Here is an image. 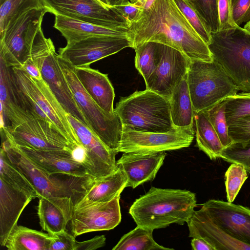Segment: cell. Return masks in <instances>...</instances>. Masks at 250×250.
Wrapping results in <instances>:
<instances>
[{
	"label": "cell",
	"instance_id": "cell-1",
	"mask_svg": "<svg viewBox=\"0 0 250 250\" xmlns=\"http://www.w3.org/2000/svg\"><path fill=\"white\" fill-rule=\"evenodd\" d=\"M132 48L147 42L174 48L190 61L212 62L208 45L196 32L173 0H155L151 7L143 10L129 28Z\"/></svg>",
	"mask_w": 250,
	"mask_h": 250
},
{
	"label": "cell",
	"instance_id": "cell-2",
	"mask_svg": "<svg viewBox=\"0 0 250 250\" xmlns=\"http://www.w3.org/2000/svg\"><path fill=\"white\" fill-rule=\"evenodd\" d=\"M196 206L195 194L190 191L151 187L136 199L129 213L137 226L154 230L187 223Z\"/></svg>",
	"mask_w": 250,
	"mask_h": 250
},
{
	"label": "cell",
	"instance_id": "cell-3",
	"mask_svg": "<svg viewBox=\"0 0 250 250\" xmlns=\"http://www.w3.org/2000/svg\"><path fill=\"white\" fill-rule=\"evenodd\" d=\"M123 126L147 132H167L175 127L168 99L146 89L121 98L114 109Z\"/></svg>",
	"mask_w": 250,
	"mask_h": 250
},
{
	"label": "cell",
	"instance_id": "cell-4",
	"mask_svg": "<svg viewBox=\"0 0 250 250\" xmlns=\"http://www.w3.org/2000/svg\"><path fill=\"white\" fill-rule=\"evenodd\" d=\"M213 60L241 92L250 91V33L238 26L211 32Z\"/></svg>",
	"mask_w": 250,
	"mask_h": 250
},
{
	"label": "cell",
	"instance_id": "cell-5",
	"mask_svg": "<svg viewBox=\"0 0 250 250\" xmlns=\"http://www.w3.org/2000/svg\"><path fill=\"white\" fill-rule=\"evenodd\" d=\"M58 60L89 128L105 146L118 153L123 130L120 117L115 110L114 113H108L95 102L79 80L74 66L59 55Z\"/></svg>",
	"mask_w": 250,
	"mask_h": 250
},
{
	"label": "cell",
	"instance_id": "cell-6",
	"mask_svg": "<svg viewBox=\"0 0 250 250\" xmlns=\"http://www.w3.org/2000/svg\"><path fill=\"white\" fill-rule=\"evenodd\" d=\"M187 80L194 112L208 109L239 91L238 86L214 60L190 61Z\"/></svg>",
	"mask_w": 250,
	"mask_h": 250
},
{
	"label": "cell",
	"instance_id": "cell-7",
	"mask_svg": "<svg viewBox=\"0 0 250 250\" xmlns=\"http://www.w3.org/2000/svg\"><path fill=\"white\" fill-rule=\"evenodd\" d=\"M11 70L27 109L53 123L72 142L82 146L66 112L43 80L33 78L21 68Z\"/></svg>",
	"mask_w": 250,
	"mask_h": 250
},
{
	"label": "cell",
	"instance_id": "cell-8",
	"mask_svg": "<svg viewBox=\"0 0 250 250\" xmlns=\"http://www.w3.org/2000/svg\"><path fill=\"white\" fill-rule=\"evenodd\" d=\"M58 56L52 40L44 36L41 28L34 38L31 57L39 68L42 79L66 113L89 127L74 100Z\"/></svg>",
	"mask_w": 250,
	"mask_h": 250
},
{
	"label": "cell",
	"instance_id": "cell-9",
	"mask_svg": "<svg viewBox=\"0 0 250 250\" xmlns=\"http://www.w3.org/2000/svg\"><path fill=\"white\" fill-rule=\"evenodd\" d=\"M1 138V147L6 152L9 161L29 181L37 191L39 198L55 196L73 198L74 197L77 202L81 198L91 179L69 183L57 179L34 164L15 144L2 134Z\"/></svg>",
	"mask_w": 250,
	"mask_h": 250
},
{
	"label": "cell",
	"instance_id": "cell-10",
	"mask_svg": "<svg viewBox=\"0 0 250 250\" xmlns=\"http://www.w3.org/2000/svg\"><path fill=\"white\" fill-rule=\"evenodd\" d=\"M1 134L18 146L45 151L67 150L80 146L72 142L52 122L32 112L13 126L1 127Z\"/></svg>",
	"mask_w": 250,
	"mask_h": 250
},
{
	"label": "cell",
	"instance_id": "cell-11",
	"mask_svg": "<svg viewBox=\"0 0 250 250\" xmlns=\"http://www.w3.org/2000/svg\"><path fill=\"white\" fill-rule=\"evenodd\" d=\"M47 8L33 9L10 24L0 37V58L10 67L21 68L31 57L35 36Z\"/></svg>",
	"mask_w": 250,
	"mask_h": 250
},
{
	"label": "cell",
	"instance_id": "cell-12",
	"mask_svg": "<svg viewBox=\"0 0 250 250\" xmlns=\"http://www.w3.org/2000/svg\"><path fill=\"white\" fill-rule=\"evenodd\" d=\"M195 131L175 128L167 132H147L123 126L118 152H158L177 150L189 146Z\"/></svg>",
	"mask_w": 250,
	"mask_h": 250
},
{
	"label": "cell",
	"instance_id": "cell-13",
	"mask_svg": "<svg viewBox=\"0 0 250 250\" xmlns=\"http://www.w3.org/2000/svg\"><path fill=\"white\" fill-rule=\"evenodd\" d=\"M49 12L112 28H127L130 23L113 7L83 0H44Z\"/></svg>",
	"mask_w": 250,
	"mask_h": 250
},
{
	"label": "cell",
	"instance_id": "cell-14",
	"mask_svg": "<svg viewBox=\"0 0 250 250\" xmlns=\"http://www.w3.org/2000/svg\"><path fill=\"white\" fill-rule=\"evenodd\" d=\"M132 47L128 38L110 36L89 37L67 42L60 48L58 55L75 67L90 66L96 61Z\"/></svg>",
	"mask_w": 250,
	"mask_h": 250
},
{
	"label": "cell",
	"instance_id": "cell-15",
	"mask_svg": "<svg viewBox=\"0 0 250 250\" xmlns=\"http://www.w3.org/2000/svg\"><path fill=\"white\" fill-rule=\"evenodd\" d=\"M120 198V194L108 202L74 207L70 221L72 234L76 237L87 232L113 229L121 221Z\"/></svg>",
	"mask_w": 250,
	"mask_h": 250
},
{
	"label": "cell",
	"instance_id": "cell-16",
	"mask_svg": "<svg viewBox=\"0 0 250 250\" xmlns=\"http://www.w3.org/2000/svg\"><path fill=\"white\" fill-rule=\"evenodd\" d=\"M162 44L160 62L145 83L146 89L169 99L176 86L187 75L190 61L178 50Z\"/></svg>",
	"mask_w": 250,
	"mask_h": 250
},
{
	"label": "cell",
	"instance_id": "cell-17",
	"mask_svg": "<svg viewBox=\"0 0 250 250\" xmlns=\"http://www.w3.org/2000/svg\"><path fill=\"white\" fill-rule=\"evenodd\" d=\"M212 221L233 238L250 246V209L219 200L202 206Z\"/></svg>",
	"mask_w": 250,
	"mask_h": 250
},
{
	"label": "cell",
	"instance_id": "cell-18",
	"mask_svg": "<svg viewBox=\"0 0 250 250\" xmlns=\"http://www.w3.org/2000/svg\"><path fill=\"white\" fill-rule=\"evenodd\" d=\"M72 127L91 166L93 176L97 179L105 176L117 168L116 151L105 146L87 125L67 114Z\"/></svg>",
	"mask_w": 250,
	"mask_h": 250
},
{
	"label": "cell",
	"instance_id": "cell-19",
	"mask_svg": "<svg viewBox=\"0 0 250 250\" xmlns=\"http://www.w3.org/2000/svg\"><path fill=\"white\" fill-rule=\"evenodd\" d=\"M16 146L34 164L50 175L62 174L77 178L92 177L88 169L75 159L70 151H45Z\"/></svg>",
	"mask_w": 250,
	"mask_h": 250
},
{
	"label": "cell",
	"instance_id": "cell-20",
	"mask_svg": "<svg viewBox=\"0 0 250 250\" xmlns=\"http://www.w3.org/2000/svg\"><path fill=\"white\" fill-rule=\"evenodd\" d=\"M166 153L125 152L117 161V166L125 173L126 188H134L145 182L152 181L163 165Z\"/></svg>",
	"mask_w": 250,
	"mask_h": 250
},
{
	"label": "cell",
	"instance_id": "cell-21",
	"mask_svg": "<svg viewBox=\"0 0 250 250\" xmlns=\"http://www.w3.org/2000/svg\"><path fill=\"white\" fill-rule=\"evenodd\" d=\"M0 244L5 246L23 209L35 198L0 178Z\"/></svg>",
	"mask_w": 250,
	"mask_h": 250
},
{
	"label": "cell",
	"instance_id": "cell-22",
	"mask_svg": "<svg viewBox=\"0 0 250 250\" xmlns=\"http://www.w3.org/2000/svg\"><path fill=\"white\" fill-rule=\"evenodd\" d=\"M189 237L200 238L215 250H250V246L233 238L215 224L202 207L187 222Z\"/></svg>",
	"mask_w": 250,
	"mask_h": 250
},
{
	"label": "cell",
	"instance_id": "cell-23",
	"mask_svg": "<svg viewBox=\"0 0 250 250\" xmlns=\"http://www.w3.org/2000/svg\"><path fill=\"white\" fill-rule=\"evenodd\" d=\"M37 214L42 229L52 235L66 229L76 203L69 197H40Z\"/></svg>",
	"mask_w": 250,
	"mask_h": 250
},
{
	"label": "cell",
	"instance_id": "cell-24",
	"mask_svg": "<svg viewBox=\"0 0 250 250\" xmlns=\"http://www.w3.org/2000/svg\"><path fill=\"white\" fill-rule=\"evenodd\" d=\"M75 71L80 83L95 102L106 112L114 113L115 95L107 74L90 66L76 67Z\"/></svg>",
	"mask_w": 250,
	"mask_h": 250
},
{
	"label": "cell",
	"instance_id": "cell-25",
	"mask_svg": "<svg viewBox=\"0 0 250 250\" xmlns=\"http://www.w3.org/2000/svg\"><path fill=\"white\" fill-rule=\"evenodd\" d=\"M55 16L54 27L60 32L67 42L99 36L128 38L129 28H112L93 24L59 14H55Z\"/></svg>",
	"mask_w": 250,
	"mask_h": 250
},
{
	"label": "cell",
	"instance_id": "cell-26",
	"mask_svg": "<svg viewBox=\"0 0 250 250\" xmlns=\"http://www.w3.org/2000/svg\"><path fill=\"white\" fill-rule=\"evenodd\" d=\"M127 177L120 167L111 173L99 178L94 179L85 190L83 194L74 208L95 203L106 202L120 195L126 188Z\"/></svg>",
	"mask_w": 250,
	"mask_h": 250
},
{
	"label": "cell",
	"instance_id": "cell-27",
	"mask_svg": "<svg viewBox=\"0 0 250 250\" xmlns=\"http://www.w3.org/2000/svg\"><path fill=\"white\" fill-rule=\"evenodd\" d=\"M169 100L171 120L175 127L194 131V111L187 80V74L176 86Z\"/></svg>",
	"mask_w": 250,
	"mask_h": 250
},
{
	"label": "cell",
	"instance_id": "cell-28",
	"mask_svg": "<svg viewBox=\"0 0 250 250\" xmlns=\"http://www.w3.org/2000/svg\"><path fill=\"white\" fill-rule=\"evenodd\" d=\"M51 241L52 236L48 233L17 225L4 247L9 250H48Z\"/></svg>",
	"mask_w": 250,
	"mask_h": 250
},
{
	"label": "cell",
	"instance_id": "cell-29",
	"mask_svg": "<svg viewBox=\"0 0 250 250\" xmlns=\"http://www.w3.org/2000/svg\"><path fill=\"white\" fill-rule=\"evenodd\" d=\"M196 146L210 160L220 158L224 148L211 124L203 111L195 112Z\"/></svg>",
	"mask_w": 250,
	"mask_h": 250
},
{
	"label": "cell",
	"instance_id": "cell-30",
	"mask_svg": "<svg viewBox=\"0 0 250 250\" xmlns=\"http://www.w3.org/2000/svg\"><path fill=\"white\" fill-rule=\"evenodd\" d=\"M153 230L137 226L123 235L112 250H173L157 244L153 239Z\"/></svg>",
	"mask_w": 250,
	"mask_h": 250
},
{
	"label": "cell",
	"instance_id": "cell-31",
	"mask_svg": "<svg viewBox=\"0 0 250 250\" xmlns=\"http://www.w3.org/2000/svg\"><path fill=\"white\" fill-rule=\"evenodd\" d=\"M162 43L147 42L134 48L136 55L135 64L136 69L146 82L155 70L162 56Z\"/></svg>",
	"mask_w": 250,
	"mask_h": 250
},
{
	"label": "cell",
	"instance_id": "cell-32",
	"mask_svg": "<svg viewBox=\"0 0 250 250\" xmlns=\"http://www.w3.org/2000/svg\"><path fill=\"white\" fill-rule=\"evenodd\" d=\"M46 8L44 0H0V36L7 26L27 11Z\"/></svg>",
	"mask_w": 250,
	"mask_h": 250
},
{
	"label": "cell",
	"instance_id": "cell-33",
	"mask_svg": "<svg viewBox=\"0 0 250 250\" xmlns=\"http://www.w3.org/2000/svg\"><path fill=\"white\" fill-rule=\"evenodd\" d=\"M0 178L10 184L24 191L39 198V195L32 185L9 161L5 151L1 147L0 151Z\"/></svg>",
	"mask_w": 250,
	"mask_h": 250
},
{
	"label": "cell",
	"instance_id": "cell-34",
	"mask_svg": "<svg viewBox=\"0 0 250 250\" xmlns=\"http://www.w3.org/2000/svg\"><path fill=\"white\" fill-rule=\"evenodd\" d=\"M202 111L204 112L211 124L224 147L233 143L228 132L225 101L223 100L209 108Z\"/></svg>",
	"mask_w": 250,
	"mask_h": 250
},
{
	"label": "cell",
	"instance_id": "cell-35",
	"mask_svg": "<svg viewBox=\"0 0 250 250\" xmlns=\"http://www.w3.org/2000/svg\"><path fill=\"white\" fill-rule=\"evenodd\" d=\"M196 32L209 45L212 41L211 31L204 20L187 0H173Z\"/></svg>",
	"mask_w": 250,
	"mask_h": 250
},
{
	"label": "cell",
	"instance_id": "cell-36",
	"mask_svg": "<svg viewBox=\"0 0 250 250\" xmlns=\"http://www.w3.org/2000/svg\"><path fill=\"white\" fill-rule=\"evenodd\" d=\"M248 178L247 171L241 165L232 163L225 173V186L228 202H232Z\"/></svg>",
	"mask_w": 250,
	"mask_h": 250
},
{
	"label": "cell",
	"instance_id": "cell-37",
	"mask_svg": "<svg viewBox=\"0 0 250 250\" xmlns=\"http://www.w3.org/2000/svg\"><path fill=\"white\" fill-rule=\"evenodd\" d=\"M220 158L231 163L242 165L250 172V140L243 143H233L222 150Z\"/></svg>",
	"mask_w": 250,
	"mask_h": 250
},
{
	"label": "cell",
	"instance_id": "cell-38",
	"mask_svg": "<svg viewBox=\"0 0 250 250\" xmlns=\"http://www.w3.org/2000/svg\"><path fill=\"white\" fill-rule=\"evenodd\" d=\"M197 11L210 28L211 32L219 29L218 0H187Z\"/></svg>",
	"mask_w": 250,
	"mask_h": 250
},
{
	"label": "cell",
	"instance_id": "cell-39",
	"mask_svg": "<svg viewBox=\"0 0 250 250\" xmlns=\"http://www.w3.org/2000/svg\"><path fill=\"white\" fill-rule=\"evenodd\" d=\"M229 135L233 143L250 140V115H244L227 122Z\"/></svg>",
	"mask_w": 250,
	"mask_h": 250
},
{
	"label": "cell",
	"instance_id": "cell-40",
	"mask_svg": "<svg viewBox=\"0 0 250 250\" xmlns=\"http://www.w3.org/2000/svg\"><path fill=\"white\" fill-rule=\"evenodd\" d=\"M224 101L226 104L227 122L250 115V98L228 97Z\"/></svg>",
	"mask_w": 250,
	"mask_h": 250
},
{
	"label": "cell",
	"instance_id": "cell-41",
	"mask_svg": "<svg viewBox=\"0 0 250 250\" xmlns=\"http://www.w3.org/2000/svg\"><path fill=\"white\" fill-rule=\"evenodd\" d=\"M217 9L218 31L238 26L235 23L233 18L232 0H218Z\"/></svg>",
	"mask_w": 250,
	"mask_h": 250
},
{
	"label": "cell",
	"instance_id": "cell-42",
	"mask_svg": "<svg viewBox=\"0 0 250 250\" xmlns=\"http://www.w3.org/2000/svg\"><path fill=\"white\" fill-rule=\"evenodd\" d=\"M52 241L48 250H74L75 237L66 229L51 235Z\"/></svg>",
	"mask_w": 250,
	"mask_h": 250
},
{
	"label": "cell",
	"instance_id": "cell-43",
	"mask_svg": "<svg viewBox=\"0 0 250 250\" xmlns=\"http://www.w3.org/2000/svg\"><path fill=\"white\" fill-rule=\"evenodd\" d=\"M233 18L239 26L250 20V0H232Z\"/></svg>",
	"mask_w": 250,
	"mask_h": 250
},
{
	"label": "cell",
	"instance_id": "cell-44",
	"mask_svg": "<svg viewBox=\"0 0 250 250\" xmlns=\"http://www.w3.org/2000/svg\"><path fill=\"white\" fill-rule=\"evenodd\" d=\"M113 7L127 20L130 25L138 19L144 10L141 6L128 0Z\"/></svg>",
	"mask_w": 250,
	"mask_h": 250
},
{
	"label": "cell",
	"instance_id": "cell-45",
	"mask_svg": "<svg viewBox=\"0 0 250 250\" xmlns=\"http://www.w3.org/2000/svg\"><path fill=\"white\" fill-rule=\"evenodd\" d=\"M104 235L96 236L93 238L83 242L76 241L74 250H93L105 246Z\"/></svg>",
	"mask_w": 250,
	"mask_h": 250
},
{
	"label": "cell",
	"instance_id": "cell-46",
	"mask_svg": "<svg viewBox=\"0 0 250 250\" xmlns=\"http://www.w3.org/2000/svg\"><path fill=\"white\" fill-rule=\"evenodd\" d=\"M21 68L33 78L38 80H42L41 71L31 57L26 61Z\"/></svg>",
	"mask_w": 250,
	"mask_h": 250
},
{
	"label": "cell",
	"instance_id": "cell-47",
	"mask_svg": "<svg viewBox=\"0 0 250 250\" xmlns=\"http://www.w3.org/2000/svg\"><path fill=\"white\" fill-rule=\"evenodd\" d=\"M191 245L194 250H215L210 244L200 238H193Z\"/></svg>",
	"mask_w": 250,
	"mask_h": 250
},
{
	"label": "cell",
	"instance_id": "cell-48",
	"mask_svg": "<svg viewBox=\"0 0 250 250\" xmlns=\"http://www.w3.org/2000/svg\"><path fill=\"white\" fill-rule=\"evenodd\" d=\"M155 0H131V2L141 6L144 10H147L151 7Z\"/></svg>",
	"mask_w": 250,
	"mask_h": 250
},
{
	"label": "cell",
	"instance_id": "cell-49",
	"mask_svg": "<svg viewBox=\"0 0 250 250\" xmlns=\"http://www.w3.org/2000/svg\"><path fill=\"white\" fill-rule=\"evenodd\" d=\"M231 98H250V91L249 92H241L237 93L236 95L229 97Z\"/></svg>",
	"mask_w": 250,
	"mask_h": 250
},
{
	"label": "cell",
	"instance_id": "cell-50",
	"mask_svg": "<svg viewBox=\"0 0 250 250\" xmlns=\"http://www.w3.org/2000/svg\"><path fill=\"white\" fill-rule=\"evenodd\" d=\"M127 0H107L109 7H114L122 4Z\"/></svg>",
	"mask_w": 250,
	"mask_h": 250
},
{
	"label": "cell",
	"instance_id": "cell-51",
	"mask_svg": "<svg viewBox=\"0 0 250 250\" xmlns=\"http://www.w3.org/2000/svg\"><path fill=\"white\" fill-rule=\"evenodd\" d=\"M98 2H99L101 4L104 6L105 7L109 8V6L108 5L107 0H96Z\"/></svg>",
	"mask_w": 250,
	"mask_h": 250
},
{
	"label": "cell",
	"instance_id": "cell-52",
	"mask_svg": "<svg viewBox=\"0 0 250 250\" xmlns=\"http://www.w3.org/2000/svg\"><path fill=\"white\" fill-rule=\"evenodd\" d=\"M244 29L250 33V20L244 25Z\"/></svg>",
	"mask_w": 250,
	"mask_h": 250
},
{
	"label": "cell",
	"instance_id": "cell-53",
	"mask_svg": "<svg viewBox=\"0 0 250 250\" xmlns=\"http://www.w3.org/2000/svg\"><path fill=\"white\" fill-rule=\"evenodd\" d=\"M85 0V1H88V2H92V3H99L100 4L99 2H98L96 0ZM102 5V4H101Z\"/></svg>",
	"mask_w": 250,
	"mask_h": 250
},
{
	"label": "cell",
	"instance_id": "cell-54",
	"mask_svg": "<svg viewBox=\"0 0 250 250\" xmlns=\"http://www.w3.org/2000/svg\"></svg>",
	"mask_w": 250,
	"mask_h": 250
}]
</instances>
